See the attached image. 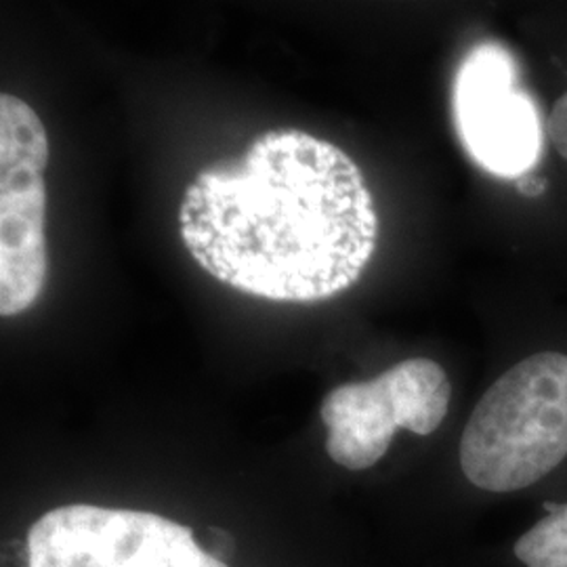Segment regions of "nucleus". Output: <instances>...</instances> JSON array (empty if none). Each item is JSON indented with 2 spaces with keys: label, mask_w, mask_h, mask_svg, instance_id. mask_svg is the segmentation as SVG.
<instances>
[{
  "label": "nucleus",
  "mask_w": 567,
  "mask_h": 567,
  "mask_svg": "<svg viewBox=\"0 0 567 567\" xmlns=\"http://www.w3.org/2000/svg\"><path fill=\"white\" fill-rule=\"evenodd\" d=\"M461 468L484 492L511 494L543 482L567 458V355L534 353L494 381L475 405Z\"/></svg>",
  "instance_id": "nucleus-2"
},
{
  "label": "nucleus",
  "mask_w": 567,
  "mask_h": 567,
  "mask_svg": "<svg viewBox=\"0 0 567 567\" xmlns=\"http://www.w3.org/2000/svg\"><path fill=\"white\" fill-rule=\"evenodd\" d=\"M548 140L567 163V93H564L548 114Z\"/></svg>",
  "instance_id": "nucleus-8"
},
{
  "label": "nucleus",
  "mask_w": 567,
  "mask_h": 567,
  "mask_svg": "<svg viewBox=\"0 0 567 567\" xmlns=\"http://www.w3.org/2000/svg\"><path fill=\"white\" fill-rule=\"evenodd\" d=\"M452 398L446 370L412 358L365 383H344L322 402L326 450L337 465L364 471L377 465L398 429L431 435L444 423Z\"/></svg>",
  "instance_id": "nucleus-5"
},
{
  "label": "nucleus",
  "mask_w": 567,
  "mask_h": 567,
  "mask_svg": "<svg viewBox=\"0 0 567 567\" xmlns=\"http://www.w3.org/2000/svg\"><path fill=\"white\" fill-rule=\"evenodd\" d=\"M49 140L37 112L4 93L0 97V313L30 309L47 282Z\"/></svg>",
  "instance_id": "nucleus-4"
},
{
  "label": "nucleus",
  "mask_w": 567,
  "mask_h": 567,
  "mask_svg": "<svg viewBox=\"0 0 567 567\" xmlns=\"http://www.w3.org/2000/svg\"><path fill=\"white\" fill-rule=\"evenodd\" d=\"M179 234L215 280L269 301L318 303L362 278L379 215L349 154L286 128L189 183Z\"/></svg>",
  "instance_id": "nucleus-1"
},
{
  "label": "nucleus",
  "mask_w": 567,
  "mask_h": 567,
  "mask_svg": "<svg viewBox=\"0 0 567 567\" xmlns=\"http://www.w3.org/2000/svg\"><path fill=\"white\" fill-rule=\"evenodd\" d=\"M25 567H229L163 515L65 505L28 532Z\"/></svg>",
  "instance_id": "nucleus-3"
},
{
  "label": "nucleus",
  "mask_w": 567,
  "mask_h": 567,
  "mask_svg": "<svg viewBox=\"0 0 567 567\" xmlns=\"http://www.w3.org/2000/svg\"><path fill=\"white\" fill-rule=\"evenodd\" d=\"M547 183L543 177H536V175H524L517 179V189L524 194V196H540L545 192Z\"/></svg>",
  "instance_id": "nucleus-9"
},
{
  "label": "nucleus",
  "mask_w": 567,
  "mask_h": 567,
  "mask_svg": "<svg viewBox=\"0 0 567 567\" xmlns=\"http://www.w3.org/2000/svg\"><path fill=\"white\" fill-rule=\"evenodd\" d=\"M454 114L468 156L487 173L519 179L538 163V110L501 44L484 42L468 51L454 84Z\"/></svg>",
  "instance_id": "nucleus-6"
},
{
  "label": "nucleus",
  "mask_w": 567,
  "mask_h": 567,
  "mask_svg": "<svg viewBox=\"0 0 567 567\" xmlns=\"http://www.w3.org/2000/svg\"><path fill=\"white\" fill-rule=\"evenodd\" d=\"M513 550L526 567H567V503L524 532Z\"/></svg>",
  "instance_id": "nucleus-7"
}]
</instances>
